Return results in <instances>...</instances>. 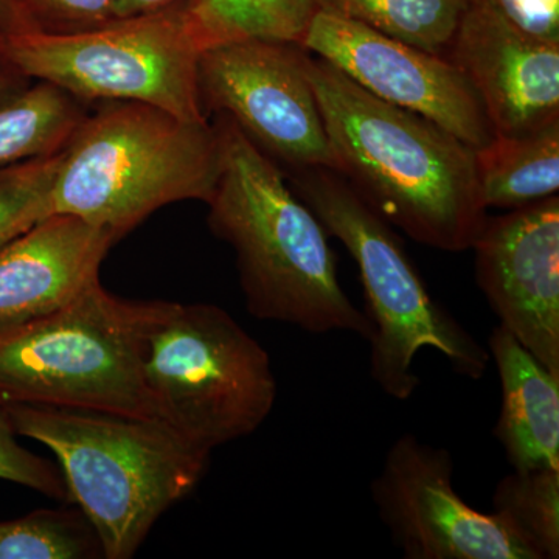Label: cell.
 <instances>
[{
  "label": "cell",
  "mask_w": 559,
  "mask_h": 559,
  "mask_svg": "<svg viewBox=\"0 0 559 559\" xmlns=\"http://www.w3.org/2000/svg\"><path fill=\"white\" fill-rule=\"evenodd\" d=\"M304 55L299 44L252 38L209 47L198 61L205 116L230 117L285 175L337 168Z\"/></svg>",
  "instance_id": "cell-9"
},
{
  "label": "cell",
  "mask_w": 559,
  "mask_h": 559,
  "mask_svg": "<svg viewBox=\"0 0 559 559\" xmlns=\"http://www.w3.org/2000/svg\"><path fill=\"white\" fill-rule=\"evenodd\" d=\"M447 58L479 94L496 135L559 120V46L522 35L487 0H468Z\"/></svg>",
  "instance_id": "cell-13"
},
{
  "label": "cell",
  "mask_w": 559,
  "mask_h": 559,
  "mask_svg": "<svg viewBox=\"0 0 559 559\" xmlns=\"http://www.w3.org/2000/svg\"><path fill=\"white\" fill-rule=\"evenodd\" d=\"M11 2H13L14 7H16V9H17V0H11Z\"/></svg>",
  "instance_id": "cell-29"
},
{
  "label": "cell",
  "mask_w": 559,
  "mask_h": 559,
  "mask_svg": "<svg viewBox=\"0 0 559 559\" xmlns=\"http://www.w3.org/2000/svg\"><path fill=\"white\" fill-rule=\"evenodd\" d=\"M28 32L70 35L117 20V0H17Z\"/></svg>",
  "instance_id": "cell-23"
},
{
  "label": "cell",
  "mask_w": 559,
  "mask_h": 559,
  "mask_svg": "<svg viewBox=\"0 0 559 559\" xmlns=\"http://www.w3.org/2000/svg\"><path fill=\"white\" fill-rule=\"evenodd\" d=\"M285 175V173H283ZM290 190L318 216L358 264L366 316L373 325L371 378L390 399L411 400L419 388L414 362L423 348L443 355L451 369L479 381L488 348L430 297L396 231L366 204L340 173H286Z\"/></svg>",
  "instance_id": "cell-6"
},
{
  "label": "cell",
  "mask_w": 559,
  "mask_h": 559,
  "mask_svg": "<svg viewBox=\"0 0 559 559\" xmlns=\"http://www.w3.org/2000/svg\"><path fill=\"white\" fill-rule=\"evenodd\" d=\"M450 451L403 433L385 455L371 498L407 559H536L495 513L474 510L452 485Z\"/></svg>",
  "instance_id": "cell-10"
},
{
  "label": "cell",
  "mask_w": 559,
  "mask_h": 559,
  "mask_svg": "<svg viewBox=\"0 0 559 559\" xmlns=\"http://www.w3.org/2000/svg\"><path fill=\"white\" fill-rule=\"evenodd\" d=\"M100 557V540L80 510H36L0 522V559Z\"/></svg>",
  "instance_id": "cell-21"
},
{
  "label": "cell",
  "mask_w": 559,
  "mask_h": 559,
  "mask_svg": "<svg viewBox=\"0 0 559 559\" xmlns=\"http://www.w3.org/2000/svg\"><path fill=\"white\" fill-rule=\"evenodd\" d=\"M471 249L500 326L559 373L558 194L487 218Z\"/></svg>",
  "instance_id": "cell-12"
},
{
  "label": "cell",
  "mask_w": 559,
  "mask_h": 559,
  "mask_svg": "<svg viewBox=\"0 0 559 559\" xmlns=\"http://www.w3.org/2000/svg\"><path fill=\"white\" fill-rule=\"evenodd\" d=\"M143 377L157 418L210 454L252 436L278 393L266 349L212 304L167 301L146 342Z\"/></svg>",
  "instance_id": "cell-7"
},
{
  "label": "cell",
  "mask_w": 559,
  "mask_h": 559,
  "mask_svg": "<svg viewBox=\"0 0 559 559\" xmlns=\"http://www.w3.org/2000/svg\"><path fill=\"white\" fill-rule=\"evenodd\" d=\"M86 103L38 81L0 103V167L60 153L86 116Z\"/></svg>",
  "instance_id": "cell-17"
},
{
  "label": "cell",
  "mask_w": 559,
  "mask_h": 559,
  "mask_svg": "<svg viewBox=\"0 0 559 559\" xmlns=\"http://www.w3.org/2000/svg\"><path fill=\"white\" fill-rule=\"evenodd\" d=\"M0 32L22 33L28 32L27 25L22 20L20 10L11 0H0Z\"/></svg>",
  "instance_id": "cell-28"
},
{
  "label": "cell",
  "mask_w": 559,
  "mask_h": 559,
  "mask_svg": "<svg viewBox=\"0 0 559 559\" xmlns=\"http://www.w3.org/2000/svg\"><path fill=\"white\" fill-rule=\"evenodd\" d=\"M182 2H189V0H117V20L153 13V11L164 10Z\"/></svg>",
  "instance_id": "cell-27"
},
{
  "label": "cell",
  "mask_w": 559,
  "mask_h": 559,
  "mask_svg": "<svg viewBox=\"0 0 559 559\" xmlns=\"http://www.w3.org/2000/svg\"><path fill=\"white\" fill-rule=\"evenodd\" d=\"M167 300H128L92 283L61 310L0 330V406L35 404L157 418L143 377Z\"/></svg>",
  "instance_id": "cell-5"
},
{
  "label": "cell",
  "mask_w": 559,
  "mask_h": 559,
  "mask_svg": "<svg viewBox=\"0 0 559 559\" xmlns=\"http://www.w3.org/2000/svg\"><path fill=\"white\" fill-rule=\"evenodd\" d=\"M304 68L336 173L360 200L421 245L444 252L473 248L488 218L476 150L433 121L373 97L308 50Z\"/></svg>",
  "instance_id": "cell-1"
},
{
  "label": "cell",
  "mask_w": 559,
  "mask_h": 559,
  "mask_svg": "<svg viewBox=\"0 0 559 559\" xmlns=\"http://www.w3.org/2000/svg\"><path fill=\"white\" fill-rule=\"evenodd\" d=\"M319 0H189L187 13L202 50L241 39L301 44Z\"/></svg>",
  "instance_id": "cell-18"
},
{
  "label": "cell",
  "mask_w": 559,
  "mask_h": 559,
  "mask_svg": "<svg viewBox=\"0 0 559 559\" xmlns=\"http://www.w3.org/2000/svg\"><path fill=\"white\" fill-rule=\"evenodd\" d=\"M485 209L516 210L557 197L559 120L518 135H496L476 151Z\"/></svg>",
  "instance_id": "cell-16"
},
{
  "label": "cell",
  "mask_w": 559,
  "mask_h": 559,
  "mask_svg": "<svg viewBox=\"0 0 559 559\" xmlns=\"http://www.w3.org/2000/svg\"><path fill=\"white\" fill-rule=\"evenodd\" d=\"M511 27L528 38L559 46V0H487Z\"/></svg>",
  "instance_id": "cell-25"
},
{
  "label": "cell",
  "mask_w": 559,
  "mask_h": 559,
  "mask_svg": "<svg viewBox=\"0 0 559 559\" xmlns=\"http://www.w3.org/2000/svg\"><path fill=\"white\" fill-rule=\"evenodd\" d=\"M492 506L536 559L559 558V469L514 471L499 481Z\"/></svg>",
  "instance_id": "cell-20"
},
{
  "label": "cell",
  "mask_w": 559,
  "mask_h": 559,
  "mask_svg": "<svg viewBox=\"0 0 559 559\" xmlns=\"http://www.w3.org/2000/svg\"><path fill=\"white\" fill-rule=\"evenodd\" d=\"M61 151L0 167V249L53 213Z\"/></svg>",
  "instance_id": "cell-22"
},
{
  "label": "cell",
  "mask_w": 559,
  "mask_h": 559,
  "mask_svg": "<svg viewBox=\"0 0 559 559\" xmlns=\"http://www.w3.org/2000/svg\"><path fill=\"white\" fill-rule=\"evenodd\" d=\"M216 124L223 165L207 223L235 250L250 314L307 333L347 331L370 341L373 325L341 286L323 224L230 117L218 114Z\"/></svg>",
  "instance_id": "cell-2"
},
{
  "label": "cell",
  "mask_w": 559,
  "mask_h": 559,
  "mask_svg": "<svg viewBox=\"0 0 559 559\" xmlns=\"http://www.w3.org/2000/svg\"><path fill=\"white\" fill-rule=\"evenodd\" d=\"M468 0H319L320 10L447 58Z\"/></svg>",
  "instance_id": "cell-19"
},
{
  "label": "cell",
  "mask_w": 559,
  "mask_h": 559,
  "mask_svg": "<svg viewBox=\"0 0 559 559\" xmlns=\"http://www.w3.org/2000/svg\"><path fill=\"white\" fill-rule=\"evenodd\" d=\"M488 353L502 389L495 436L507 459L514 471L559 469V373L500 325Z\"/></svg>",
  "instance_id": "cell-15"
},
{
  "label": "cell",
  "mask_w": 559,
  "mask_h": 559,
  "mask_svg": "<svg viewBox=\"0 0 559 559\" xmlns=\"http://www.w3.org/2000/svg\"><path fill=\"white\" fill-rule=\"evenodd\" d=\"M28 84H31V80L22 75L16 66L7 57L2 44V32H0V103L9 100L17 92L25 90Z\"/></svg>",
  "instance_id": "cell-26"
},
{
  "label": "cell",
  "mask_w": 559,
  "mask_h": 559,
  "mask_svg": "<svg viewBox=\"0 0 559 559\" xmlns=\"http://www.w3.org/2000/svg\"><path fill=\"white\" fill-rule=\"evenodd\" d=\"M14 432L53 452L68 500L100 540L103 558L130 559L156 522L193 492L210 452L160 419L5 404Z\"/></svg>",
  "instance_id": "cell-3"
},
{
  "label": "cell",
  "mask_w": 559,
  "mask_h": 559,
  "mask_svg": "<svg viewBox=\"0 0 559 559\" xmlns=\"http://www.w3.org/2000/svg\"><path fill=\"white\" fill-rule=\"evenodd\" d=\"M2 44L22 75L81 102L148 103L180 119L209 120L198 92L202 49L187 2L70 35L2 33Z\"/></svg>",
  "instance_id": "cell-8"
},
{
  "label": "cell",
  "mask_w": 559,
  "mask_h": 559,
  "mask_svg": "<svg viewBox=\"0 0 559 559\" xmlns=\"http://www.w3.org/2000/svg\"><path fill=\"white\" fill-rule=\"evenodd\" d=\"M7 412L0 406V480L13 481L53 499H68L61 471L17 441Z\"/></svg>",
  "instance_id": "cell-24"
},
{
  "label": "cell",
  "mask_w": 559,
  "mask_h": 559,
  "mask_svg": "<svg viewBox=\"0 0 559 559\" xmlns=\"http://www.w3.org/2000/svg\"><path fill=\"white\" fill-rule=\"evenodd\" d=\"M221 165L218 124L180 119L148 103L105 102L61 150L53 213L79 216L121 240L165 205L207 204Z\"/></svg>",
  "instance_id": "cell-4"
},
{
  "label": "cell",
  "mask_w": 559,
  "mask_h": 559,
  "mask_svg": "<svg viewBox=\"0 0 559 559\" xmlns=\"http://www.w3.org/2000/svg\"><path fill=\"white\" fill-rule=\"evenodd\" d=\"M120 241L68 213H50L0 249V330L61 310L100 280L103 260Z\"/></svg>",
  "instance_id": "cell-14"
},
{
  "label": "cell",
  "mask_w": 559,
  "mask_h": 559,
  "mask_svg": "<svg viewBox=\"0 0 559 559\" xmlns=\"http://www.w3.org/2000/svg\"><path fill=\"white\" fill-rule=\"evenodd\" d=\"M300 46L373 97L433 121L473 150L496 138L479 94L448 58L325 10L312 17Z\"/></svg>",
  "instance_id": "cell-11"
}]
</instances>
